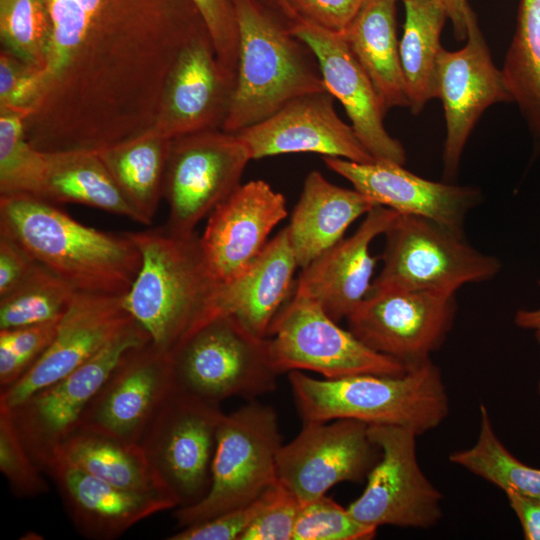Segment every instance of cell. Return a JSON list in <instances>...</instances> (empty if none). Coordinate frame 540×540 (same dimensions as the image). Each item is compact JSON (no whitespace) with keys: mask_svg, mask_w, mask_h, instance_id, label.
I'll list each match as a JSON object with an SVG mask.
<instances>
[{"mask_svg":"<svg viewBox=\"0 0 540 540\" xmlns=\"http://www.w3.org/2000/svg\"><path fill=\"white\" fill-rule=\"evenodd\" d=\"M52 33L28 141L99 150L146 132L184 47L208 31L191 0H46Z\"/></svg>","mask_w":540,"mask_h":540,"instance_id":"1","label":"cell"},{"mask_svg":"<svg viewBox=\"0 0 540 540\" xmlns=\"http://www.w3.org/2000/svg\"><path fill=\"white\" fill-rule=\"evenodd\" d=\"M60 320L0 330V390L15 385L51 344Z\"/></svg>","mask_w":540,"mask_h":540,"instance_id":"39","label":"cell"},{"mask_svg":"<svg viewBox=\"0 0 540 540\" xmlns=\"http://www.w3.org/2000/svg\"><path fill=\"white\" fill-rule=\"evenodd\" d=\"M235 81L220 65L206 31L189 42L173 65L149 131L173 139L199 131L222 129Z\"/></svg>","mask_w":540,"mask_h":540,"instance_id":"18","label":"cell"},{"mask_svg":"<svg viewBox=\"0 0 540 540\" xmlns=\"http://www.w3.org/2000/svg\"><path fill=\"white\" fill-rule=\"evenodd\" d=\"M398 214L374 205L352 236L342 238L302 268L294 294L317 302L337 323L347 318L372 287L376 258L370 253V244L386 232Z\"/></svg>","mask_w":540,"mask_h":540,"instance_id":"24","label":"cell"},{"mask_svg":"<svg viewBox=\"0 0 540 540\" xmlns=\"http://www.w3.org/2000/svg\"><path fill=\"white\" fill-rule=\"evenodd\" d=\"M323 161L374 204L424 217L458 232H464L468 213L482 198L478 188L430 181L390 161L358 163L327 156Z\"/></svg>","mask_w":540,"mask_h":540,"instance_id":"23","label":"cell"},{"mask_svg":"<svg viewBox=\"0 0 540 540\" xmlns=\"http://www.w3.org/2000/svg\"><path fill=\"white\" fill-rule=\"evenodd\" d=\"M264 7L278 15L291 27L297 23L296 18L290 11L284 0H257Z\"/></svg>","mask_w":540,"mask_h":540,"instance_id":"50","label":"cell"},{"mask_svg":"<svg viewBox=\"0 0 540 540\" xmlns=\"http://www.w3.org/2000/svg\"><path fill=\"white\" fill-rule=\"evenodd\" d=\"M297 267L285 227L243 272L220 284L217 315H231L254 335L266 338L285 304Z\"/></svg>","mask_w":540,"mask_h":540,"instance_id":"26","label":"cell"},{"mask_svg":"<svg viewBox=\"0 0 540 540\" xmlns=\"http://www.w3.org/2000/svg\"><path fill=\"white\" fill-rule=\"evenodd\" d=\"M509 505L517 515L527 540H540V498L506 493Z\"/></svg>","mask_w":540,"mask_h":540,"instance_id":"47","label":"cell"},{"mask_svg":"<svg viewBox=\"0 0 540 540\" xmlns=\"http://www.w3.org/2000/svg\"><path fill=\"white\" fill-rule=\"evenodd\" d=\"M452 21L455 38H467V16L471 10L467 0H439Z\"/></svg>","mask_w":540,"mask_h":540,"instance_id":"48","label":"cell"},{"mask_svg":"<svg viewBox=\"0 0 540 540\" xmlns=\"http://www.w3.org/2000/svg\"><path fill=\"white\" fill-rule=\"evenodd\" d=\"M266 338L279 374L307 370L335 379L356 374L401 375L409 370L367 347L338 326L317 302L298 294L279 310Z\"/></svg>","mask_w":540,"mask_h":540,"instance_id":"10","label":"cell"},{"mask_svg":"<svg viewBox=\"0 0 540 540\" xmlns=\"http://www.w3.org/2000/svg\"><path fill=\"white\" fill-rule=\"evenodd\" d=\"M384 235L383 267L372 288L455 293L495 277L502 266L473 248L464 232L424 217L399 213Z\"/></svg>","mask_w":540,"mask_h":540,"instance_id":"8","label":"cell"},{"mask_svg":"<svg viewBox=\"0 0 540 540\" xmlns=\"http://www.w3.org/2000/svg\"><path fill=\"white\" fill-rule=\"evenodd\" d=\"M45 157L39 198L53 204H82L139 223L95 150L45 152Z\"/></svg>","mask_w":540,"mask_h":540,"instance_id":"31","label":"cell"},{"mask_svg":"<svg viewBox=\"0 0 540 540\" xmlns=\"http://www.w3.org/2000/svg\"><path fill=\"white\" fill-rule=\"evenodd\" d=\"M274 409L255 401L224 416L212 464L211 485L196 504L175 511L183 528L250 504L277 483L281 447Z\"/></svg>","mask_w":540,"mask_h":540,"instance_id":"6","label":"cell"},{"mask_svg":"<svg viewBox=\"0 0 540 540\" xmlns=\"http://www.w3.org/2000/svg\"><path fill=\"white\" fill-rule=\"evenodd\" d=\"M263 501V494L243 507L230 510L201 523L183 527L168 540H240L254 520Z\"/></svg>","mask_w":540,"mask_h":540,"instance_id":"44","label":"cell"},{"mask_svg":"<svg viewBox=\"0 0 540 540\" xmlns=\"http://www.w3.org/2000/svg\"><path fill=\"white\" fill-rule=\"evenodd\" d=\"M0 470L18 497H34L48 491L42 470L23 444L11 413L0 406Z\"/></svg>","mask_w":540,"mask_h":540,"instance_id":"40","label":"cell"},{"mask_svg":"<svg viewBox=\"0 0 540 540\" xmlns=\"http://www.w3.org/2000/svg\"><path fill=\"white\" fill-rule=\"evenodd\" d=\"M437 85L446 121L444 178L451 179L482 113L492 104L513 102L472 10L467 16L466 45L457 51L442 49L440 53Z\"/></svg>","mask_w":540,"mask_h":540,"instance_id":"16","label":"cell"},{"mask_svg":"<svg viewBox=\"0 0 540 540\" xmlns=\"http://www.w3.org/2000/svg\"><path fill=\"white\" fill-rule=\"evenodd\" d=\"M175 385L206 402L230 397L253 399L276 389L267 338H260L231 315L200 327L172 355Z\"/></svg>","mask_w":540,"mask_h":540,"instance_id":"7","label":"cell"},{"mask_svg":"<svg viewBox=\"0 0 540 540\" xmlns=\"http://www.w3.org/2000/svg\"><path fill=\"white\" fill-rule=\"evenodd\" d=\"M540 286V280H538ZM514 322L519 328L540 330V308L536 310H518Z\"/></svg>","mask_w":540,"mask_h":540,"instance_id":"49","label":"cell"},{"mask_svg":"<svg viewBox=\"0 0 540 540\" xmlns=\"http://www.w3.org/2000/svg\"><path fill=\"white\" fill-rule=\"evenodd\" d=\"M380 456L363 422H303L300 433L278 451L277 479L302 505L326 495L340 482L367 478Z\"/></svg>","mask_w":540,"mask_h":540,"instance_id":"15","label":"cell"},{"mask_svg":"<svg viewBox=\"0 0 540 540\" xmlns=\"http://www.w3.org/2000/svg\"><path fill=\"white\" fill-rule=\"evenodd\" d=\"M224 416L220 405L174 385L148 423L139 444L177 508L207 494Z\"/></svg>","mask_w":540,"mask_h":540,"instance_id":"9","label":"cell"},{"mask_svg":"<svg viewBox=\"0 0 540 540\" xmlns=\"http://www.w3.org/2000/svg\"><path fill=\"white\" fill-rule=\"evenodd\" d=\"M77 292L65 280L37 262L18 287L0 297V330L58 321Z\"/></svg>","mask_w":540,"mask_h":540,"instance_id":"35","label":"cell"},{"mask_svg":"<svg viewBox=\"0 0 540 540\" xmlns=\"http://www.w3.org/2000/svg\"><path fill=\"white\" fill-rule=\"evenodd\" d=\"M300 507L295 494L277 481L263 493L261 507L240 540H292Z\"/></svg>","mask_w":540,"mask_h":540,"instance_id":"41","label":"cell"},{"mask_svg":"<svg viewBox=\"0 0 540 540\" xmlns=\"http://www.w3.org/2000/svg\"><path fill=\"white\" fill-rule=\"evenodd\" d=\"M292 33L314 54L326 90L343 105L356 136L377 161L406 162L402 144L384 127L381 100L340 34L298 21Z\"/></svg>","mask_w":540,"mask_h":540,"instance_id":"21","label":"cell"},{"mask_svg":"<svg viewBox=\"0 0 540 540\" xmlns=\"http://www.w3.org/2000/svg\"><path fill=\"white\" fill-rule=\"evenodd\" d=\"M239 34L236 84L222 130L252 126L304 94L325 91L318 62L291 26L257 0H232Z\"/></svg>","mask_w":540,"mask_h":540,"instance_id":"5","label":"cell"},{"mask_svg":"<svg viewBox=\"0 0 540 540\" xmlns=\"http://www.w3.org/2000/svg\"><path fill=\"white\" fill-rule=\"evenodd\" d=\"M456 313L455 293L371 287L346 320L363 344L410 369L431 360Z\"/></svg>","mask_w":540,"mask_h":540,"instance_id":"13","label":"cell"},{"mask_svg":"<svg viewBox=\"0 0 540 540\" xmlns=\"http://www.w3.org/2000/svg\"><path fill=\"white\" fill-rule=\"evenodd\" d=\"M377 529L357 521L326 495L302 504L292 540H369Z\"/></svg>","mask_w":540,"mask_h":540,"instance_id":"38","label":"cell"},{"mask_svg":"<svg viewBox=\"0 0 540 540\" xmlns=\"http://www.w3.org/2000/svg\"><path fill=\"white\" fill-rule=\"evenodd\" d=\"M0 235L78 292L123 296L141 265V253L128 232L88 227L30 195L0 197Z\"/></svg>","mask_w":540,"mask_h":540,"instance_id":"3","label":"cell"},{"mask_svg":"<svg viewBox=\"0 0 540 540\" xmlns=\"http://www.w3.org/2000/svg\"><path fill=\"white\" fill-rule=\"evenodd\" d=\"M172 356L152 342L128 350L86 408L78 427L139 443L174 387Z\"/></svg>","mask_w":540,"mask_h":540,"instance_id":"17","label":"cell"},{"mask_svg":"<svg viewBox=\"0 0 540 540\" xmlns=\"http://www.w3.org/2000/svg\"><path fill=\"white\" fill-rule=\"evenodd\" d=\"M535 336H536V339H537V341H538V343L540 345V330H536ZM538 388H539V394H540V381H539Z\"/></svg>","mask_w":540,"mask_h":540,"instance_id":"51","label":"cell"},{"mask_svg":"<svg viewBox=\"0 0 540 540\" xmlns=\"http://www.w3.org/2000/svg\"><path fill=\"white\" fill-rule=\"evenodd\" d=\"M170 140L149 130L96 150L139 223L153 221L163 198Z\"/></svg>","mask_w":540,"mask_h":540,"instance_id":"29","label":"cell"},{"mask_svg":"<svg viewBox=\"0 0 540 540\" xmlns=\"http://www.w3.org/2000/svg\"><path fill=\"white\" fill-rule=\"evenodd\" d=\"M45 473L56 483L75 528L86 538L115 539L141 520L178 507L168 496L107 483L60 455L54 457Z\"/></svg>","mask_w":540,"mask_h":540,"instance_id":"25","label":"cell"},{"mask_svg":"<svg viewBox=\"0 0 540 540\" xmlns=\"http://www.w3.org/2000/svg\"><path fill=\"white\" fill-rule=\"evenodd\" d=\"M36 265L37 262L22 247L0 235V297L18 287Z\"/></svg>","mask_w":540,"mask_h":540,"instance_id":"46","label":"cell"},{"mask_svg":"<svg viewBox=\"0 0 540 540\" xmlns=\"http://www.w3.org/2000/svg\"><path fill=\"white\" fill-rule=\"evenodd\" d=\"M141 265L123 305L148 333L153 345L170 354L217 315L220 282L204 257L195 232L166 224L128 232Z\"/></svg>","mask_w":540,"mask_h":540,"instance_id":"2","label":"cell"},{"mask_svg":"<svg viewBox=\"0 0 540 540\" xmlns=\"http://www.w3.org/2000/svg\"><path fill=\"white\" fill-rule=\"evenodd\" d=\"M41 69L32 67L9 52L0 53V111L28 114L39 89Z\"/></svg>","mask_w":540,"mask_h":540,"instance_id":"43","label":"cell"},{"mask_svg":"<svg viewBox=\"0 0 540 540\" xmlns=\"http://www.w3.org/2000/svg\"><path fill=\"white\" fill-rule=\"evenodd\" d=\"M131 320L123 296L77 292L49 347L15 385L0 393V406L12 409L67 376L99 352Z\"/></svg>","mask_w":540,"mask_h":540,"instance_id":"19","label":"cell"},{"mask_svg":"<svg viewBox=\"0 0 540 540\" xmlns=\"http://www.w3.org/2000/svg\"><path fill=\"white\" fill-rule=\"evenodd\" d=\"M501 71L540 149V0H520L516 31Z\"/></svg>","mask_w":540,"mask_h":540,"instance_id":"33","label":"cell"},{"mask_svg":"<svg viewBox=\"0 0 540 540\" xmlns=\"http://www.w3.org/2000/svg\"><path fill=\"white\" fill-rule=\"evenodd\" d=\"M374 204L356 189L330 183L311 171L287 226L298 266L306 267L343 238L347 228Z\"/></svg>","mask_w":540,"mask_h":540,"instance_id":"27","label":"cell"},{"mask_svg":"<svg viewBox=\"0 0 540 540\" xmlns=\"http://www.w3.org/2000/svg\"><path fill=\"white\" fill-rule=\"evenodd\" d=\"M26 114L0 111V197H40L45 152L35 148L25 133Z\"/></svg>","mask_w":540,"mask_h":540,"instance_id":"36","label":"cell"},{"mask_svg":"<svg viewBox=\"0 0 540 540\" xmlns=\"http://www.w3.org/2000/svg\"><path fill=\"white\" fill-rule=\"evenodd\" d=\"M191 1L207 27L220 65L236 84L239 34L232 0Z\"/></svg>","mask_w":540,"mask_h":540,"instance_id":"42","label":"cell"},{"mask_svg":"<svg viewBox=\"0 0 540 540\" xmlns=\"http://www.w3.org/2000/svg\"><path fill=\"white\" fill-rule=\"evenodd\" d=\"M298 21L342 34L366 0H284Z\"/></svg>","mask_w":540,"mask_h":540,"instance_id":"45","label":"cell"},{"mask_svg":"<svg viewBox=\"0 0 540 540\" xmlns=\"http://www.w3.org/2000/svg\"><path fill=\"white\" fill-rule=\"evenodd\" d=\"M250 160L237 134L222 129L171 139L163 189L169 207L166 225L179 232H194L241 185Z\"/></svg>","mask_w":540,"mask_h":540,"instance_id":"14","label":"cell"},{"mask_svg":"<svg viewBox=\"0 0 540 540\" xmlns=\"http://www.w3.org/2000/svg\"><path fill=\"white\" fill-rule=\"evenodd\" d=\"M56 455L114 486L172 498L156 476L139 443L78 427L61 444Z\"/></svg>","mask_w":540,"mask_h":540,"instance_id":"30","label":"cell"},{"mask_svg":"<svg viewBox=\"0 0 540 540\" xmlns=\"http://www.w3.org/2000/svg\"><path fill=\"white\" fill-rule=\"evenodd\" d=\"M450 462L499 487L506 493L540 498V469L515 458L492 426L488 409L480 406V426L475 444L450 454Z\"/></svg>","mask_w":540,"mask_h":540,"instance_id":"34","label":"cell"},{"mask_svg":"<svg viewBox=\"0 0 540 540\" xmlns=\"http://www.w3.org/2000/svg\"><path fill=\"white\" fill-rule=\"evenodd\" d=\"M52 25L46 0H0L1 49L43 69Z\"/></svg>","mask_w":540,"mask_h":540,"instance_id":"37","label":"cell"},{"mask_svg":"<svg viewBox=\"0 0 540 540\" xmlns=\"http://www.w3.org/2000/svg\"><path fill=\"white\" fill-rule=\"evenodd\" d=\"M251 159L313 152L358 163L375 159L341 120L327 91L299 96L270 117L236 133Z\"/></svg>","mask_w":540,"mask_h":540,"instance_id":"20","label":"cell"},{"mask_svg":"<svg viewBox=\"0 0 540 540\" xmlns=\"http://www.w3.org/2000/svg\"><path fill=\"white\" fill-rule=\"evenodd\" d=\"M289 382L303 422L352 419L367 425L403 426L419 436L438 427L450 409L440 369L431 360L401 375L321 380L292 371Z\"/></svg>","mask_w":540,"mask_h":540,"instance_id":"4","label":"cell"},{"mask_svg":"<svg viewBox=\"0 0 540 540\" xmlns=\"http://www.w3.org/2000/svg\"><path fill=\"white\" fill-rule=\"evenodd\" d=\"M396 0H366L340 34L370 78L385 111L409 107L396 36Z\"/></svg>","mask_w":540,"mask_h":540,"instance_id":"28","label":"cell"},{"mask_svg":"<svg viewBox=\"0 0 540 540\" xmlns=\"http://www.w3.org/2000/svg\"><path fill=\"white\" fill-rule=\"evenodd\" d=\"M133 318L99 352L62 379L35 392L12 409V420L29 455L45 472L121 357L150 342Z\"/></svg>","mask_w":540,"mask_h":540,"instance_id":"11","label":"cell"},{"mask_svg":"<svg viewBox=\"0 0 540 540\" xmlns=\"http://www.w3.org/2000/svg\"><path fill=\"white\" fill-rule=\"evenodd\" d=\"M404 1V0H403Z\"/></svg>","mask_w":540,"mask_h":540,"instance_id":"52","label":"cell"},{"mask_svg":"<svg viewBox=\"0 0 540 540\" xmlns=\"http://www.w3.org/2000/svg\"><path fill=\"white\" fill-rule=\"evenodd\" d=\"M286 216L284 196L263 180L241 184L221 202L208 216L200 237L204 257L219 282L243 272Z\"/></svg>","mask_w":540,"mask_h":540,"instance_id":"22","label":"cell"},{"mask_svg":"<svg viewBox=\"0 0 540 540\" xmlns=\"http://www.w3.org/2000/svg\"><path fill=\"white\" fill-rule=\"evenodd\" d=\"M381 456L367 476L362 494L348 506L362 524L429 529L442 517L443 495L426 477L417 457L413 430L396 425H368Z\"/></svg>","mask_w":540,"mask_h":540,"instance_id":"12","label":"cell"},{"mask_svg":"<svg viewBox=\"0 0 540 540\" xmlns=\"http://www.w3.org/2000/svg\"><path fill=\"white\" fill-rule=\"evenodd\" d=\"M404 6L399 53L409 107L417 114L438 95L440 35L447 15L439 0H404Z\"/></svg>","mask_w":540,"mask_h":540,"instance_id":"32","label":"cell"}]
</instances>
